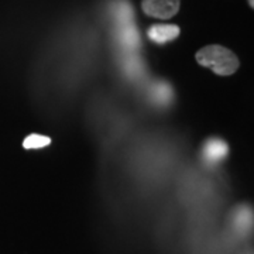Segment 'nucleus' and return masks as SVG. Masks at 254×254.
Returning <instances> with one entry per match:
<instances>
[{
    "mask_svg": "<svg viewBox=\"0 0 254 254\" xmlns=\"http://www.w3.org/2000/svg\"><path fill=\"white\" fill-rule=\"evenodd\" d=\"M196 61L202 66L210 68L220 76H229L239 68V58L233 51L222 46H208L196 53Z\"/></svg>",
    "mask_w": 254,
    "mask_h": 254,
    "instance_id": "nucleus-1",
    "label": "nucleus"
},
{
    "mask_svg": "<svg viewBox=\"0 0 254 254\" xmlns=\"http://www.w3.org/2000/svg\"><path fill=\"white\" fill-rule=\"evenodd\" d=\"M249 254H252V253H249Z\"/></svg>",
    "mask_w": 254,
    "mask_h": 254,
    "instance_id": "nucleus-11",
    "label": "nucleus"
},
{
    "mask_svg": "<svg viewBox=\"0 0 254 254\" xmlns=\"http://www.w3.org/2000/svg\"><path fill=\"white\" fill-rule=\"evenodd\" d=\"M115 16L118 17V21L120 24H128L133 23V10L130 7V4L127 1H122L118 4Z\"/></svg>",
    "mask_w": 254,
    "mask_h": 254,
    "instance_id": "nucleus-9",
    "label": "nucleus"
},
{
    "mask_svg": "<svg viewBox=\"0 0 254 254\" xmlns=\"http://www.w3.org/2000/svg\"><path fill=\"white\" fill-rule=\"evenodd\" d=\"M147 36L155 44H165L180 36V28L175 24H155L150 27Z\"/></svg>",
    "mask_w": 254,
    "mask_h": 254,
    "instance_id": "nucleus-5",
    "label": "nucleus"
},
{
    "mask_svg": "<svg viewBox=\"0 0 254 254\" xmlns=\"http://www.w3.org/2000/svg\"><path fill=\"white\" fill-rule=\"evenodd\" d=\"M230 226L237 237H246L253 229V210L247 205L237 206L230 216Z\"/></svg>",
    "mask_w": 254,
    "mask_h": 254,
    "instance_id": "nucleus-3",
    "label": "nucleus"
},
{
    "mask_svg": "<svg viewBox=\"0 0 254 254\" xmlns=\"http://www.w3.org/2000/svg\"><path fill=\"white\" fill-rule=\"evenodd\" d=\"M227 151L229 147L226 141L220 138H209L202 147V160L208 165H216L226 158Z\"/></svg>",
    "mask_w": 254,
    "mask_h": 254,
    "instance_id": "nucleus-4",
    "label": "nucleus"
},
{
    "mask_svg": "<svg viewBox=\"0 0 254 254\" xmlns=\"http://www.w3.org/2000/svg\"><path fill=\"white\" fill-rule=\"evenodd\" d=\"M249 4H250V7H254V0H249Z\"/></svg>",
    "mask_w": 254,
    "mask_h": 254,
    "instance_id": "nucleus-10",
    "label": "nucleus"
},
{
    "mask_svg": "<svg viewBox=\"0 0 254 254\" xmlns=\"http://www.w3.org/2000/svg\"><path fill=\"white\" fill-rule=\"evenodd\" d=\"M119 40L126 48H134L138 44V33L133 23L128 24H120L119 28Z\"/></svg>",
    "mask_w": 254,
    "mask_h": 254,
    "instance_id": "nucleus-6",
    "label": "nucleus"
},
{
    "mask_svg": "<svg viewBox=\"0 0 254 254\" xmlns=\"http://www.w3.org/2000/svg\"><path fill=\"white\" fill-rule=\"evenodd\" d=\"M151 98L154 100L155 103L158 105H168L171 99H173V91H171V86L168 83H164V82H158L155 83L151 89Z\"/></svg>",
    "mask_w": 254,
    "mask_h": 254,
    "instance_id": "nucleus-7",
    "label": "nucleus"
},
{
    "mask_svg": "<svg viewBox=\"0 0 254 254\" xmlns=\"http://www.w3.org/2000/svg\"><path fill=\"white\" fill-rule=\"evenodd\" d=\"M51 140L50 137L41 136V134H30V136L23 141V147L27 150H36V148H41V147H47L50 145Z\"/></svg>",
    "mask_w": 254,
    "mask_h": 254,
    "instance_id": "nucleus-8",
    "label": "nucleus"
},
{
    "mask_svg": "<svg viewBox=\"0 0 254 254\" xmlns=\"http://www.w3.org/2000/svg\"><path fill=\"white\" fill-rule=\"evenodd\" d=\"M180 0H143L141 3L143 11L147 16L161 20L174 17L180 11Z\"/></svg>",
    "mask_w": 254,
    "mask_h": 254,
    "instance_id": "nucleus-2",
    "label": "nucleus"
}]
</instances>
